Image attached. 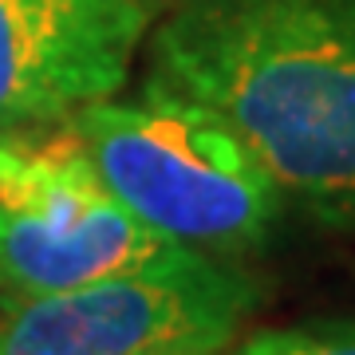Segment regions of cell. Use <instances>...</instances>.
Wrapping results in <instances>:
<instances>
[{"label":"cell","instance_id":"cell-1","mask_svg":"<svg viewBox=\"0 0 355 355\" xmlns=\"http://www.w3.org/2000/svg\"><path fill=\"white\" fill-rule=\"evenodd\" d=\"M142 91L205 107L284 198L355 221V0H178Z\"/></svg>","mask_w":355,"mask_h":355},{"label":"cell","instance_id":"cell-2","mask_svg":"<svg viewBox=\"0 0 355 355\" xmlns=\"http://www.w3.org/2000/svg\"><path fill=\"white\" fill-rule=\"evenodd\" d=\"M67 123L107 190L154 233L217 261L268 241L284 193L205 107L142 91L139 103L103 99Z\"/></svg>","mask_w":355,"mask_h":355},{"label":"cell","instance_id":"cell-3","mask_svg":"<svg viewBox=\"0 0 355 355\" xmlns=\"http://www.w3.org/2000/svg\"><path fill=\"white\" fill-rule=\"evenodd\" d=\"M186 245L142 225L91 166L79 135L36 127L0 139V296L28 300L166 265Z\"/></svg>","mask_w":355,"mask_h":355},{"label":"cell","instance_id":"cell-4","mask_svg":"<svg viewBox=\"0 0 355 355\" xmlns=\"http://www.w3.org/2000/svg\"><path fill=\"white\" fill-rule=\"evenodd\" d=\"M257 296L237 261L190 249L166 265L4 300L0 355H221Z\"/></svg>","mask_w":355,"mask_h":355},{"label":"cell","instance_id":"cell-5","mask_svg":"<svg viewBox=\"0 0 355 355\" xmlns=\"http://www.w3.org/2000/svg\"><path fill=\"white\" fill-rule=\"evenodd\" d=\"M162 0H0V139L119 95Z\"/></svg>","mask_w":355,"mask_h":355},{"label":"cell","instance_id":"cell-6","mask_svg":"<svg viewBox=\"0 0 355 355\" xmlns=\"http://www.w3.org/2000/svg\"><path fill=\"white\" fill-rule=\"evenodd\" d=\"M237 355H355V324L257 331L237 347Z\"/></svg>","mask_w":355,"mask_h":355},{"label":"cell","instance_id":"cell-7","mask_svg":"<svg viewBox=\"0 0 355 355\" xmlns=\"http://www.w3.org/2000/svg\"><path fill=\"white\" fill-rule=\"evenodd\" d=\"M221 355H225V352H221Z\"/></svg>","mask_w":355,"mask_h":355}]
</instances>
